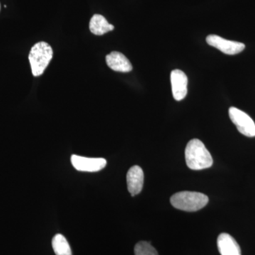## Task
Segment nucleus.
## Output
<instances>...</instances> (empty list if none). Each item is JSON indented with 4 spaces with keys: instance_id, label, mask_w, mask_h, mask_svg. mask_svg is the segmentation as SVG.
<instances>
[{
    "instance_id": "obj_1",
    "label": "nucleus",
    "mask_w": 255,
    "mask_h": 255,
    "mask_svg": "<svg viewBox=\"0 0 255 255\" xmlns=\"http://www.w3.org/2000/svg\"><path fill=\"white\" fill-rule=\"evenodd\" d=\"M185 159L188 167L193 170H201L212 166V156L199 139L188 142L185 149Z\"/></svg>"
},
{
    "instance_id": "obj_2",
    "label": "nucleus",
    "mask_w": 255,
    "mask_h": 255,
    "mask_svg": "<svg viewBox=\"0 0 255 255\" xmlns=\"http://www.w3.org/2000/svg\"><path fill=\"white\" fill-rule=\"evenodd\" d=\"M170 202L176 209L194 212L206 206L209 202V197L200 192L180 191L171 197Z\"/></svg>"
},
{
    "instance_id": "obj_3",
    "label": "nucleus",
    "mask_w": 255,
    "mask_h": 255,
    "mask_svg": "<svg viewBox=\"0 0 255 255\" xmlns=\"http://www.w3.org/2000/svg\"><path fill=\"white\" fill-rule=\"evenodd\" d=\"M53 49L46 42H38L32 47L28 60L33 76H41L44 73L53 58Z\"/></svg>"
},
{
    "instance_id": "obj_4",
    "label": "nucleus",
    "mask_w": 255,
    "mask_h": 255,
    "mask_svg": "<svg viewBox=\"0 0 255 255\" xmlns=\"http://www.w3.org/2000/svg\"><path fill=\"white\" fill-rule=\"evenodd\" d=\"M229 117L241 133L247 137L255 136V124L249 115L236 107H231Z\"/></svg>"
},
{
    "instance_id": "obj_5",
    "label": "nucleus",
    "mask_w": 255,
    "mask_h": 255,
    "mask_svg": "<svg viewBox=\"0 0 255 255\" xmlns=\"http://www.w3.org/2000/svg\"><path fill=\"white\" fill-rule=\"evenodd\" d=\"M206 42L210 46L217 48L227 55L238 54L246 48L244 43L229 41L217 35H209L206 38Z\"/></svg>"
},
{
    "instance_id": "obj_6",
    "label": "nucleus",
    "mask_w": 255,
    "mask_h": 255,
    "mask_svg": "<svg viewBox=\"0 0 255 255\" xmlns=\"http://www.w3.org/2000/svg\"><path fill=\"white\" fill-rule=\"evenodd\" d=\"M71 162L77 170L88 172H99L105 168L107 164L105 158H91L75 155H72Z\"/></svg>"
},
{
    "instance_id": "obj_7",
    "label": "nucleus",
    "mask_w": 255,
    "mask_h": 255,
    "mask_svg": "<svg viewBox=\"0 0 255 255\" xmlns=\"http://www.w3.org/2000/svg\"><path fill=\"white\" fill-rule=\"evenodd\" d=\"M172 95L174 99L181 101L187 95L188 78L186 74L180 70H172L170 75Z\"/></svg>"
},
{
    "instance_id": "obj_8",
    "label": "nucleus",
    "mask_w": 255,
    "mask_h": 255,
    "mask_svg": "<svg viewBox=\"0 0 255 255\" xmlns=\"http://www.w3.org/2000/svg\"><path fill=\"white\" fill-rule=\"evenodd\" d=\"M128 189L132 196L140 194L143 187L144 173L141 167L132 166L127 176Z\"/></svg>"
},
{
    "instance_id": "obj_9",
    "label": "nucleus",
    "mask_w": 255,
    "mask_h": 255,
    "mask_svg": "<svg viewBox=\"0 0 255 255\" xmlns=\"http://www.w3.org/2000/svg\"><path fill=\"white\" fill-rule=\"evenodd\" d=\"M106 61L107 65L116 72L129 73L132 69L130 62L120 52H112L106 57Z\"/></svg>"
},
{
    "instance_id": "obj_10",
    "label": "nucleus",
    "mask_w": 255,
    "mask_h": 255,
    "mask_svg": "<svg viewBox=\"0 0 255 255\" xmlns=\"http://www.w3.org/2000/svg\"><path fill=\"white\" fill-rule=\"evenodd\" d=\"M217 246L221 255H241L237 242L228 233H221L217 240Z\"/></svg>"
},
{
    "instance_id": "obj_11",
    "label": "nucleus",
    "mask_w": 255,
    "mask_h": 255,
    "mask_svg": "<svg viewBox=\"0 0 255 255\" xmlns=\"http://www.w3.org/2000/svg\"><path fill=\"white\" fill-rule=\"evenodd\" d=\"M90 29L93 34L102 36L107 32L113 31L114 26L108 22L105 16L95 14L90 20Z\"/></svg>"
},
{
    "instance_id": "obj_12",
    "label": "nucleus",
    "mask_w": 255,
    "mask_h": 255,
    "mask_svg": "<svg viewBox=\"0 0 255 255\" xmlns=\"http://www.w3.org/2000/svg\"><path fill=\"white\" fill-rule=\"evenodd\" d=\"M52 246L56 255H73L70 245L63 235H55L52 240Z\"/></svg>"
},
{
    "instance_id": "obj_13",
    "label": "nucleus",
    "mask_w": 255,
    "mask_h": 255,
    "mask_svg": "<svg viewBox=\"0 0 255 255\" xmlns=\"http://www.w3.org/2000/svg\"><path fill=\"white\" fill-rule=\"evenodd\" d=\"M135 255H158L157 251L150 243L141 241L137 243L135 246Z\"/></svg>"
},
{
    "instance_id": "obj_14",
    "label": "nucleus",
    "mask_w": 255,
    "mask_h": 255,
    "mask_svg": "<svg viewBox=\"0 0 255 255\" xmlns=\"http://www.w3.org/2000/svg\"><path fill=\"white\" fill-rule=\"evenodd\" d=\"M0 9H1V5H0Z\"/></svg>"
}]
</instances>
